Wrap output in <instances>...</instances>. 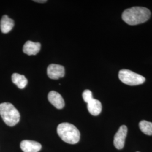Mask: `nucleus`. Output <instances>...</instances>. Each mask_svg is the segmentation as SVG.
<instances>
[{
    "instance_id": "f257e3e1",
    "label": "nucleus",
    "mask_w": 152,
    "mask_h": 152,
    "mask_svg": "<svg viewBox=\"0 0 152 152\" xmlns=\"http://www.w3.org/2000/svg\"><path fill=\"white\" fill-rule=\"evenodd\" d=\"M150 10L144 7H132L123 12V20L130 26L140 24L147 22L151 16Z\"/></svg>"
},
{
    "instance_id": "f03ea898",
    "label": "nucleus",
    "mask_w": 152,
    "mask_h": 152,
    "mask_svg": "<svg viewBox=\"0 0 152 152\" xmlns=\"http://www.w3.org/2000/svg\"><path fill=\"white\" fill-rule=\"evenodd\" d=\"M58 135L63 141L75 144L80 141V132L75 126L69 123H62L57 127Z\"/></svg>"
},
{
    "instance_id": "7ed1b4c3",
    "label": "nucleus",
    "mask_w": 152,
    "mask_h": 152,
    "mask_svg": "<svg viewBox=\"0 0 152 152\" xmlns=\"http://www.w3.org/2000/svg\"><path fill=\"white\" fill-rule=\"evenodd\" d=\"M0 115L9 126H14L19 122L20 115L15 107L10 103L0 104Z\"/></svg>"
},
{
    "instance_id": "20e7f679",
    "label": "nucleus",
    "mask_w": 152,
    "mask_h": 152,
    "mask_svg": "<svg viewBox=\"0 0 152 152\" xmlns=\"http://www.w3.org/2000/svg\"><path fill=\"white\" fill-rule=\"evenodd\" d=\"M118 77L121 81L130 86L141 85L145 81L143 76L128 69L121 70L118 73Z\"/></svg>"
},
{
    "instance_id": "39448f33",
    "label": "nucleus",
    "mask_w": 152,
    "mask_h": 152,
    "mask_svg": "<svg viewBox=\"0 0 152 152\" xmlns=\"http://www.w3.org/2000/svg\"><path fill=\"white\" fill-rule=\"evenodd\" d=\"M127 134V127L122 125L114 135L113 144L117 149H122L125 145V139Z\"/></svg>"
},
{
    "instance_id": "423d86ee",
    "label": "nucleus",
    "mask_w": 152,
    "mask_h": 152,
    "mask_svg": "<svg viewBox=\"0 0 152 152\" xmlns=\"http://www.w3.org/2000/svg\"><path fill=\"white\" fill-rule=\"evenodd\" d=\"M47 73L50 78L58 80L64 76L65 69L62 65L51 64L48 67Z\"/></svg>"
},
{
    "instance_id": "0eeeda50",
    "label": "nucleus",
    "mask_w": 152,
    "mask_h": 152,
    "mask_svg": "<svg viewBox=\"0 0 152 152\" xmlns=\"http://www.w3.org/2000/svg\"><path fill=\"white\" fill-rule=\"evenodd\" d=\"M20 148L24 152H38L41 149L40 143L33 140H25L20 142Z\"/></svg>"
},
{
    "instance_id": "6e6552de",
    "label": "nucleus",
    "mask_w": 152,
    "mask_h": 152,
    "mask_svg": "<svg viewBox=\"0 0 152 152\" xmlns=\"http://www.w3.org/2000/svg\"><path fill=\"white\" fill-rule=\"evenodd\" d=\"M48 100L50 103L53 104L56 108L61 109L63 108L65 103L63 98L60 94L55 91H51L48 94Z\"/></svg>"
},
{
    "instance_id": "1a4fd4ad",
    "label": "nucleus",
    "mask_w": 152,
    "mask_h": 152,
    "mask_svg": "<svg viewBox=\"0 0 152 152\" xmlns=\"http://www.w3.org/2000/svg\"><path fill=\"white\" fill-rule=\"evenodd\" d=\"M41 49V44L39 42H34L28 41L23 46V51L28 55H35L38 54Z\"/></svg>"
},
{
    "instance_id": "9d476101",
    "label": "nucleus",
    "mask_w": 152,
    "mask_h": 152,
    "mask_svg": "<svg viewBox=\"0 0 152 152\" xmlns=\"http://www.w3.org/2000/svg\"><path fill=\"white\" fill-rule=\"evenodd\" d=\"M87 109L92 115H98L102 112V105L99 100L93 98L87 103Z\"/></svg>"
},
{
    "instance_id": "9b49d317",
    "label": "nucleus",
    "mask_w": 152,
    "mask_h": 152,
    "mask_svg": "<svg viewBox=\"0 0 152 152\" xmlns=\"http://www.w3.org/2000/svg\"><path fill=\"white\" fill-rule=\"evenodd\" d=\"M14 26V22L9 16L5 15L2 16L0 22L1 31L3 33H7L10 32Z\"/></svg>"
},
{
    "instance_id": "f8f14e48",
    "label": "nucleus",
    "mask_w": 152,
    "mask_h": 152,
    "mask_svg": "<svg viewBox=\"0 0 152 152\" xmlns=\"http://www.w3.org/2000/svg\"><path fill=\"white\" fill-rule=\"evenodd\" d=\"M12 81L20 89L25 88L28 83L27 79L24 75L14 73L11 77Z\"/></svg>"
},
{
    "instance_id": "ddd939ff",
    "label": "nucleus",
    "mask_w": 152,
    "mask_h": 152,
    "mask_svg": "<svg viewBox=\"0 0 152 152\" xmlns=\"http://www.w3.org/2000/svg\"><path fill=\"white\" fill-rule=\"evenodd\" d=\"M140 130L145 135H152V122L142 120L139 123Z\"/></svg>"
},
{
    "instance_id": "4468645a",
    "label": "nucleus",
    "mask_w": 152,
    "mask_h": 152,
    "mask_svg": "<svg viewBox=\"0 0 152 152\" xmlns=\"http://www.w3.org/2000/svg\"><path fill=\"white\" fill-rule=\"evenodd\" d=\"M82 98L83 100L86 103H88L93 99L92 92L89 90H85L82 94Z\"/></svg>"
},
{
    "instance_id": "2eb2a0df",
    "label": "nucleus",
    "mask_w": 152,
    "mask_h": 152,
    "mask_svg": "<svg viewBox=\"0 0 152 152\" xmlns=\"http://www.w3.org/2000/svg\"><path fill=\"white\" fill-rule=\"evenodd\" d=\"M34 1L36 2H39V3H45V2H47L46 0H35Z\"/></svg>"
},
{
    "instance_id": "dca6fc26",
    "label": "nucleus",
    "mask_w": 152,
    "mask_h": 152,
    "mask_svg": "<svg viewBox=\"0 0 152 152\" xmlns=\"http://www.w3.org/2000/svg\"></svg>"
}]
</instances>
